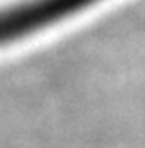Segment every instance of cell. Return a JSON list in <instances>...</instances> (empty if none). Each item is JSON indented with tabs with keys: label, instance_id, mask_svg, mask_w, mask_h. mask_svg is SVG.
I'll return each instance as SVG.
<instances>
[{
	"label": "cell",
	"instance_id": "6da1fadb",
	"mask_svg": "<svg viewBox=\"0 0 145 148\" xmlns=\"http://www.w3.org/2000/svg\"><path fill=\"white\" fill-rule=\"evenodd\" d=\"M100 0H22L0 8V46L35 34Z\"/></svg>",
	"mask_w": 145,
	"mask_h": 148
}]
</instances>
